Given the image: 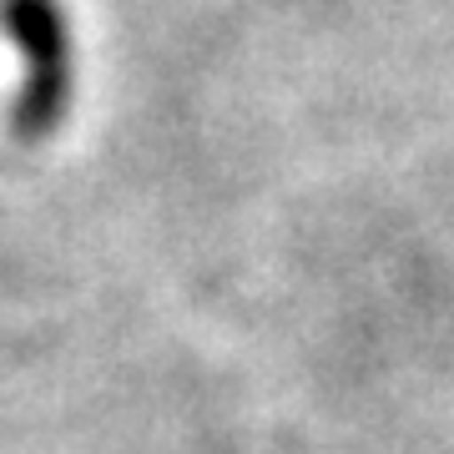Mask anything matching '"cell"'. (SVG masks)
<instances>
[{
    "label": "cell",
    "mask_w": 454,
    "mask_h": 454,
    "mask_svg": "<svg viewBox=\"0 0 454 454\" xmlns=\"http://www.w3.org/2000/svg\"><path fill=\"white\" fill-rule=\"evenodd\" d=\"M0 31L20 51V86L11 106L16 137H46L71 106V31L61 0H0Z\"/></svg>",
    "instance_id": "6da1fadb"
}]
</instances>
